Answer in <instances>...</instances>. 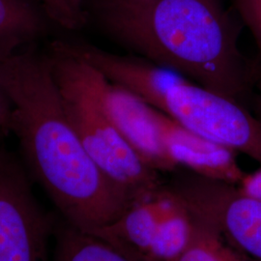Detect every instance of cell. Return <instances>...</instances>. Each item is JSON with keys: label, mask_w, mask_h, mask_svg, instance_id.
<instances>
[{"label": "cell", "mask_w": 261, "mask_h": 261, "mask_svg": "<svg viewBox=\"0 0 261 261\" xmlns=\"http://www.w3.org/2000/svg\"><path fill=\"white\" fill-rule=\"evenodd\" d=\"M0 82L13 103L12 130L29 175L57 214L92 233L135 201L98 168L69 120L48 56L29 47L0 62Z\"/></svg>", "instance_id": "1"}, {"label": "cell", "mask_w": 261, "mask_h": 261, "mask_svg": "<svg viewBox=\"0 0 261 261\" xmlns=\"http://www.w3.org/2000/svg\"><path fill=\"white\" fill-rule=\"evenodd\" d=\"M89 19L136 56L242 102L253 65L239 47L243 24L224 0H88Z\"/></svg>", "instance_id": "2"}, {"label": "cell", "mask_w": 261, "mask_h": 261, "mask_svg": "<svg viewBox=\"0 0 261 261\" xmlns=\"http://www.w3.org/2000/svg\"><path fill=\"white\" fill-rule=\"evenodd\" d=\"M49 57L66 114L84 148L103 174L135 200L164 185L160 172L147 164L117 130L103 107V76L60 42Z\"/></svg>", "instance_id": "3"}, {"label": "cell", "mask_w": 261, "mask_h": 261, "mask_svg": "<svg viewBox=\"0 0 261 261\" xmlns=\"http://www.w3.org/2000/svg\"><path fill=\"white\" fill-rule=\"evenodd\" d=\"M166 184L191 218L220 234L238 252L261 261V200L237 185L185 168Z\"/></svg>", "instance_id": "4"}, {"label": "cell", "mask_w": 261, "mask_h": 261, "mask_svg": "<svg viewBox=\"0 0 261 261\" xmlns=\"http://www.w3.org/2000/svg\"><path fill=\"white\" fill-rule=\"evenodd\" d=\"M157 110L261 166V120L242 102L185 80L168 88Z\"/></svg>", "instance_id": "5"}, {"label": "cell", "mask_w": 261, "mask_h": 261, "mask_svg": "<svg viewBox=\"0 0 261 261\" xmlns=\"http://www.w3.org/2000/svg\"><path fill=\"white\" fill-rule=\"evenodd\" d=\"M56 215L39 203L22 163L0 149V261H49Z\"/></svg>", "instance_id": "6"}, {"label": "cell", "mask_w": 261, "mask_h": 261, "mask_svg": "<svg viewBox=\"0 0 261 261\" xmlns=\"http://www.w3.org/2000/svg\"><path fill=\"white\" fill-rule=\"evenodd\" d=\"M156 120L163 145L177 168L233 185L241 182L246 172L237 152L188 130L157 109Z\"/></svg>", "instance_id": "7"}, {"label": "cell", "mask_w": 261, "mask_h": 261, "mask_svg": "<svg viewBox=\"0 0 261 261\" xmlns=\"http://www.w3.org/2000/svg\"><path fill=\"white\" fill-rule=\"evenodd\" d=\"M61 44L93 66L107 80L137 95L155 109H158L168 88L188 80L140 56L116 55L88 44Z\"/></svg>", "instance_id": "8"}, {"label": "cell", "mask_w": 261, "mask_h": 261, "mask_svg": "<svg viewBox=\"0 0 261 261\" xmlns=\"http://www.w3.org/2000/svg\"><path fill=\"white\" fill-rule=\"evenodd\" d=\"M102 100L117 130L147 164L159 172L177 169L161 140L155 108L106 77Z\"/></svg>", "instance_id": "9"}, {"label": "cell", "mask_w": 261, "mask_h": 261, "mask_svg": "<svg viewBox=\"0 0 261 261\" xmlns=\"http://www.w3.org/2000/svg\"><path fill=\"white\" fill-rule=\"evenodd\" d=\"M178 206L177 199L164 184L152 194L134 201L115 222L91 234L130 256L147 261V253L160 226Z\"/></svg>", "instance_id": "10"}, {"label": "cell", "mask_w": 261, "mask_h": 261, "mask_svg": "<svg viewBox=\"0 0 261 261\" xmlns=\"http://www.w3.org/2000/svg\"><path fill=\"white\" fill-rule=\"evenodd\" d=\"M51 27L34 0H0V62L31 47Z\"/></svg>", "instance_id": "11"}, {"label": "cell", "mask_w": 261, "mask_h": 261, "mask_svg": "<svg viewBox=\"0 0 261 261\" xmlns=\"http://www.w3.org/2000/svg\"><path fill=\"white\" fill-rule=\"evenodd\" d=\"M53 238V261H145L130 256L94 234L76 228L58 214Z\"/></svg>", "instance_id": "12"}, {"label": "cell", "mask_w": 261, "mask_h": 261, "mask_svg": "<svg viewBox=\"0 0 261 261\" xmlns=\"http://www.w3.org/2000/svg\"><path fill=\"white\" fill-rule=\"evenodd\" d=\"M193 223L191 241L178 261H248L220 234L194 220Z\"/></svg>", "instance_id": "13"}, {"label": "cell", "mask_w": 261, "mask_h": 261, "mask_svg": "<svg viewBox=\"0 0 261 261\" xmlns=\"http://www.w3.org/2000/svg\"><path fill=\"white\" fill-rule=\"evenodd\" d=\"M57 28L75 31L89 20L84 0H34Z\"/></svg>", "instance_id": "14"}, {"label": "cell", "mask_w": 261, "mask_h": 261, "mask_svg": "<svg viewBox=\"0 0 261 261\" xmlns=\"http://www.w3.org/2000/svg\"><path fill=\"white\" fill-rule=\"evenodd\" d=\"M232 8L241 23L248 28L258 51L261 65V0H231Z\"/></svg>", "instance_id": "15"}, {"label": "cell", "mask_w": 261, "mask_h": 261, "mask_svg": "<svg viewBox=\"0 0 261 261\" xmlns=\"http://www.w3.org/2000/svg\"><path fill=\"white\" fill-rule=\"evenodd\" d=\"M13 111V103L3 88L0 91V138L8 135L12 130Z\"/></svg>", "instance_id": "16"}, {"label": "cell", "mask_w": 261, "mask_h": 261, "mask_svg": "<svg viewBox=\"0 0 261 261\" xmlns=\"http://www.w3.org/2000/svg\"><path fill=\"white\" fill-rule=\"evenodd\" d=\"M244 193L261 200V166L251 173H246L237 185Z\"/></svg>", "instance_id": "17"}, {"label": "cell", "mask_w": 261, "mask_h": 261, "mask_svg": "<svg viewBox=\"0 0 261 261\" xmlns=\"http://www.w3.org/2000/svg\"><path fill=\"white\" fill-rule=\"evenodd\" d=\"M3 90V86H2V84H1V82H0V91H2Z\"/></svg>", "instance_id": "18"}]
</instances>
